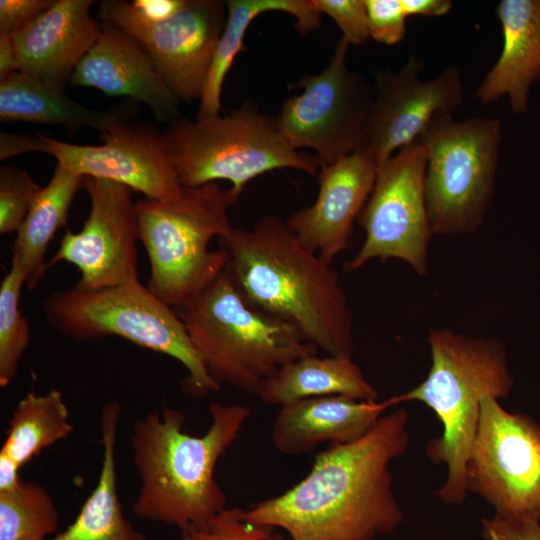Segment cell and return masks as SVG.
Here are the masks:
<instances>
[{
  "label": "cell",
  "instance_id": "cell-33",
  "mask_svg": "<svg viewBox=\"0 0 540 540\" xmlns=\"http://www.w3.org/2000/svg\"><path fill=\"white\" fill-rule=\"evenodd\" d=\"M370 37L384 45H395L406 35V15L401 0H365Z\"/></svg>",
  "mask_w": 540,
  "mask_h": 540
},
{
  "label": "cell",
  "instance_id": "cell-35",
  "mask_svg": "<svg viewBox=\"0 0 540 540\" xmlns=\"http://www.w3.org/2000/svg\"><path fill=\"white\" fill-rule=\"evenodd\" d=\"M482 532L485 540H540V523L531 518L494 515L482 520Z\"/></svg>",
  "mask_w": 540,
  "mask_h": 540
},
{
  "label": "cell",
  "instance_id": "cell-40",
  "mask_svg": "<svg viewBox=\"0 0 540 540\" xmlns=\"http://www.w3.org/2000/svg\"><path fill=\"white\" fill-rule=\"evenodd\" d=\"M261 540H284L283 537L277 533L272 532L268 536L262 538Z\"/></svg>",
  "mask_w": 540,
  "mask_h": 540
},
{
  "label": "cell",
  "instance_id": "cell-15",
  "mask_svg": "<svg viewBox=\"0 0 540 540\" xmlns=\"http://www.w3.org/2000/svg\"><path fill=\"white\" fill-rule=\"evenodd\" d=\"M423 59L411 55L396 71L377 72L364 147L380 169L398 150L417 141L439 113L456 111L464 102L461 70L447 66L422 80Z\"/></svg>",
  "mask_w": 540,
  "mask_h": 540
},
{
  "label": "cell",
  "instance_id": "cell-1",
  "mask_svg": "<svg viewBox=\"0 0 540 540\" xmlns=\"http://www.w3.org/2000/svg\"><path fill=\"white\" fill-rule=\"evenodd\" d=\"M408 411L384 414L364 436L330 444L310 472L286 492L244 510L248 522L280 528L291 540H373L404 515L390 464L408 448Z\"/></svg>",
  "mask_w": 540,
  "mask_h": 540
},
{
  "label": "cell",
  "instance_id": "cell-30",
  "mask_svg": "<svg viewBox=\"0 0 540 540\" xmlns=\"http://www.w3.org/2000/svg\"><path fill=\"white\" fill-rule=\"evenodd\" d=\"M41 189L28 172L5 165L0 169V233L17 232L34 195Z\"/></svg>",
  "mask_w": 540,
  "mask_h": 540
},
{
  "label": "cell",
  "instance_id": "cell-5",
  "mask_svg": "<svg viewBox=\"0 0 540 540\" xmlns=\"http://www.w3.org/2000/svg\"><path fill=\"white\" fill-rule=\"evenodd\" d=\"M177 313L210 376L253 395L282 366L316 354L295 326L249 304L226 269Z\"/></svg>",
  "mask_w": 540,
  "mask_h": 540
},
{
  "label": "cell",
  "instance_id": "cell-23",
  "mask_svg": "<svg viewBox=\"0 0 540 540\" xmlns=\"http://www.w3.org/2000/svg\"><path fill=\"white\" fill-rule=\"evenodd\" d=\"M73 432L70 412L61 391L28 392L16 405L0 449V490L14 487L20 470L44 449Z\"/></svg>",
  "mask_w": 540,
  "mask_h": 540
},
{
  "label": "cell",
  "instance_id": "cell-26",
  "mask_svg": "<svg viewBox=\"0 0 540 540\" xmlns=\"http://www.w3.org/2000/svg\"><path fill=\"white\" fill-rule=\"evenodd\" d=\"M226 8V23L206 75L196 120L220 115L224 79L235 57L244 50L245 33L258 15L269 11L290 14L303 36L320 26L321 13L314 0H229Z\"/></svg>",
  "mask_w": 540,
  "mask_h": 540
},
{
  "label": "cell",
  "instance_id": "cell-32",
  "mask_svg": "<svg viewBox=\"0 0 540 540\" xmlns=\"http://www.w3.org/2000/svg\"><path fill=\"white\" fill-rule=\"evenodd\" d=\"M322 14L332 18L340 31L342 39L350 46H360L370 37L365 0H314Z\"/></svg>",
  "mask_w": 540,
  "mask_h": 540
},
{
  "label": "cell",
  "instance_id": "cell-19",
  "mask_svg": "<svg viewBox=\"0 0 540 540\" xmlns=\"http://www.w3.org/2000/svg\"><path fill=\"white\" fill-rule=\"evenodd\" d=\"M92 0H54L12 36L19 71L64 87L98 40L102 24L90 16Z\"/></svg>",
  "mask_w": 540,
  "mask_h": 540
},
{
  "label": "cell",
  "instance_id": "cell-13",
  "mask_svg": "<svg viewBox=\"0 0 540 540\" xmlns=\"http://www.w3.org/2000/svg\"><path fill=\"white\" fill-rule=\"evenodd\" d=\"M98 12L102 22L122 29L145 49L180 101L200 100L226 23V2L184 0L176 13L160 20L143 16L123 0L101 1Z\"/></svg>",
  "mask_w": 540,
  "mask_h": 540
},
{
  "label": "cell",
  "instance_id": "cell-36",
  "mask_svg": "<svg viewBox=\"0 0 540 540\" xmlns=\"http://www.w3.org/2000/svg\"><path fill=\"white\" fill-rule=\"evenodd\" d=\"M27 152H47V145L43 134L18 135L1 131L0 133V159L27 153Z\"/></svg>",
  "mask_w": 540,
  "mask_h": 540
},
{
  "label": "cell",
  "instance_id": "cell-21",
  "mask_svg": "<svg viewBox=\"0 0 540 540\" xmlns=\"http://www.w3.org/2000/svg\"><path fill=\"white\" fill-rule=\"evenodd\" d=\"M495 12L503 46L475 97L490 104L507 96L513 113H525L531 86L540 80V0H501Z\"/></svg>",
  "mask_w": 540,
  "mask_h": 540
},
{
  "label": "cell",
  "instance_id": "cell-6",
  "mask_svg": "<svg viewBox=\"0 0 540 540\" xmlns=\"http://www.w3.org/2000/svg\"><path fill=\"white\" fill-rule=\"evenodd\" d=\"M232 205L229 190L216 182L135 203L139 241L150 264L147 286L169 306L189 305L226 269L227 252L211 251L209 244L232 227Z\"/></svg>",
  "mask_w": 540,
  "mask_h": 540
},
{
  "label": "cell",
  "instance_id": "cell-8",
  "mask_svg": "<svg viewBox=\"0 0 540 540\" xmlns=\"http://www.w3.org/2000/svg\"><path fill=\"white\" fill-rule=\"evenodd\" d=\"M183 186L225 180L233 203L255 177L276 169L318 174L314 154L293 149L283 138L276 117L253 100L225 115L204 120L179 117L163 131Z\"/></svg>",
  "mask_w": 540,
  "mask_h": 540
},
{
  "label": "cell",
  "instance_id": "cell-14",
  "mask_svg": "<svg viewBox=\"0 0 540 540\" xmlns=\"http://www.w3.org/2000/svg\"><path fill=\"white\" fill-rule=\"evenodd\" d=\"M90 211L82 229L66 230L47 268L67 262L80 278L75 288L93 291L138 280L139 227L132 190L115 181L84 176Z\"/></svg>",
  "mask_w": 540,
  "mask_h": 540
},
{
  "label": "cell",
  "instance_id": "cell-31",
  "mask_svg": "<svg viewBox=\"0 0 540 540\" xmlns=\"http://www.w3.org/2000/svg\"><path fill=\"white\" fill-rule=\"evenodd\" d=\"M180 531V540H261L273 529L245 520L244 509L226 507L206 524Z\"/></svg>",
  "mask_w": 540,
  "mask_h": 540
},
{
  "label": "cell",
  "instance_id": "cell-37",
  "mask_svg": "<svg viewBox=\"0 0 540 540\" xmlns=\"http://www.w3.org/2000/svg\"><path fill=\"white\" fill-rule=\"evenodd\" d=\"M184 0H135L131 4L143 16L160 20L176 13L183 5Z\"/></svg>",
  "mask_w": 540,
  "mask_h": 540
},
{
  "label": "cell",
  "instance_id": "cell-4",
  "mask_svg": "<svg viewBox=\"0 0 540 540\" xmlns=\"http://www.w3.org/2000/svg\"><path fill=\"white\" fill-rule=\"evenodd\" d=\"M431 364L426 378L394 396L397 404L417 401L433 411L443 427L426 449L429 459L446 467L436 495L460 504L467 494L466 464L476 434L481 403L506 398L513 387L506 351L496 337H473L449 328H432L427 338Z\"/></svg>",
  "mask_w": 540,
  "mask_h": 540
},
{
  "label": "cell",
  "instance_id": "cell-24",
  "mask_svg": "<svg viewBox=\"0 0 540 540\" xmlns=\"http://www.w3.org/2000/svg\"><path fill=\"white\" fill-rule=\"evenodd\" d=\"M334 395L369 402H375L379 397L351 357H318L315 354L282 366L264 382L258 393L264 403L279 406Z\"/></svg>",
  "mask_w": 540,
  "mask_h": 540
},
{
  "label": "cell",
  "instance_id": "cell-28",
  "mask_svg": "<svg viewBox=\"0 0 540 540\" xmlns=\"http://www.w3.org/2000/svg\"><path fill=\"white\" fill-rule=\"evenodd\" d=\"M59 523V511L44 486L21 479L0 491V540H49Z\"/></svg>",
  "mask_w": 540,
  "mask_h": 540
},
{
  "label": "cell",
  "instance_id": "cell-3",
  "mask_svg": "<svg viewBox=\"0 0 540 540\" xmlns=\"http://www.w3.org/2000/svg\"><path fill=\"white\" fill-rule=\"evenodd\" d=\"M209 411L210 426L201 436L185 432L183 413L167 406L133 424L132 459L140 477L132 506L136 517L182 530L204 525L226 508L215 468L251 412L241 404L217 402Z\"/></svg>",
  "mask_w": 540,
  "mask_h": 540
},
{
  "label": "cell",
  "instance_id": "cell-27",
  "mask_svg": "<svg viewBox=\"0 0 540 540\" xmlns=\"http://www.w3.org/2000/svg\"><path fill=\"white\" fill-rule=\"evenodd\" d=\"M120 115L117 111L85 107L69 98L64 87L20 71L0 81V119L3 122L60 125L69 131L89 127L102 133Z\"/></svg>",
  "mask_w": 540,
  "mask_h": 540
},
{
  "label": "cell",
  "instance_id": "cell-2",
  "mask_svg": "<svg viewBox=\"0 0 540 540\" xmlns=\"http://www.w3.org/2000/svg\"><path fill=\"white\" fill-rule=\"evenodd\" d=\"M232 281L253 307L295 326L329 355L352 358L354 324L340 276L272 215L217 238Z\"/></svg>",
  "mask_w": 540,
  "mask_h": 540
},
{
  "label": "cell",
  "instance_id": "cell-29",
  "mask_svg": "<svg viewBox=\"0 0 540 540\" xmlns=\"http://www.w3.org/2000/svg\"><path fill=\"white\" fill-rule=\"evenodd\" d=\"M25 276L11 265L0 285V386H8L18 373L30 343V325L20 309Z\"/></svg>",
  "mask_w": 540,
  "mask_h": 540
},
{
  "label": "cell",
  "instance_id": "cell-22",
  "mask_svg": "<svg viewBox=\"0 0 540 540\" xmlns=\"http://www.w3.org/2000/svg\"><path fill=\"white\" fill-rule=\"evenodd\" d=\"M122 408L106 403L100 414L102 463L97 483L73 522L49 540H146L125 516L118 492L116 444Z\"/></svg>",
  "mask_w": 540,
  "mask_h": 540
},
{
  "label": "cell",
  "instance_id": "cell-18",
  "mask_svg": "<svg viewBox=\"0 0 540 540\" xmlns=\"http://www.w3.org/2000/svg\"><path fill=\"white\" fill-rule=\"evenodd\" d=\"M101 24L98 40L76 67L71 83L140 101L158 121L166 124L181 117L180 100L145 49L122 29L106 22Z\"/></svg>",
  "mask_w": 540,
  "mask_h": 540
},
{
  "label": "cell",
  "instance_id": "cell-38",
  "mask_svg": "<svg viewBox=\"0 0 540 540\" xmlns=\"http://www.w3.org/2000/svg\"><path fill=\"white\" fill-rule=\"evenodd\" d=\"M406 15L439 17L446 15L452 9L450 0H401Z\"/></svg>",
  "mask_w": 540,
  "mask_h": 540
},
{
  "label": "cell",
  "instance_id": "cell-7",
  "mask_svg": "<svg viewBox=\"0 0 540 540\" xmlns=\"http://www.w3.org/2000/svg\"><path fill=\"white\" fill-rule=\"evenodd\" d=\"M43 313L59 334L76 341L109 336L165 354L187 370L183 390L194 397L218 392L173 307L135 280L114 287L83 291L75 287L53 292L43 300Z\"/></svg>",
  "mask_w": 540,
  "mask_h": 540
},
{
  "label": "cell",
  "instance_id": "cell-17",
  "mask_svg": "<svg viewBox=\"0 0 540 540\" xmlns=\"http://www.w3.org/2000/svg\"><path fill=\"white\" fill-rule=\"evenodd\" d=\"M378 167L362 144L351 154L320 167L315 202L288 217L297 239L328 263L351 247L353 225L373 190Z\"/></svg>",
  "mask_w": 540,
  "mask_h": 540
},
{
  "label": "cell",
  "instance_id": "cell-34",
  "mask_svg": "<svg viewBox=\"0 0 540 540\" xmlns=\"http://www.w3.org/2000/svg\"><path fill=\"white\" fill-rule=\"evenodd\" d=\"M54 0H1L0 35L13 36L51 7Z\"/></svg>",
  "mask_w": 540,
  "mask_h": 540
},
{
  "label": "cell",
  "instance_id": "cell-10",
  "mask_svg": "<svg viewBox=\"0 0 540 540\" xmlns=\"http://www.w3.org/2000/svg\"><path fill=\"white\" fill-rule=\"evenodd\" d=\"M348 48L341 38L325 69L292 84L302 92L284 100L276 116L285 141L295 150L311 149L320 167L351 154L365 139L373 86L348 68Z\"/></svg>",
  "mask_w": 540,
  "mask_h": 540
},
{
  "label": "cell",
  "instance_id": "cell-9",
  "mask_svg": "<svg viewBox=\"0 0 540 540\" xmlns=\"http://www.w3.org/2000/svg\"><path fill=\"white\" fill-rule=\"evenodd\" d=\"M417 141L427 152L424 190L433 234L477 231L495 193L501 122L490 117L458 121L451 113H439Z\"/></svg>",
  "mask_w": 540,
  "mask_h": 540
},
{
  "label": "cell",
  "instance_id": "cell-39",
  "mask_svg": "<svg viewBox=\"0 0 540 540\" xmlns=\"http://www.w3.org/2000/svg\"><path fill=\"white\" fill-rule=\"evenodd\" d=\"M18 71L12 36L0 35V81Z\"/></svg>",
  "mask_w": 540,
  "mask_h": 540
},
{
  "label": "cell",
  "instance_id": "cell-20",
  "mask_svg": "<svg viewBox=\"0 0 540 540\" xmlns=\"http://www.w3.org/2000/svg\"><path fill=\"white\" fill-rule=\"evenodd\" d=\"M396 404L394 397L382 402L339 395L302 399L281 406L272 427V443L281 453L296 456L325 442H351L370 431Z\"/></svg>",
  "mask_w": 540,
  "mask_h": 540
},
{
  "label": "cell",
  "instance_id": "cell-25",
  "mask_svg": "<svg viewBox=\"0 0 540 540\" xmlns=\"http://www.w3.org/2000/svg\"><path fill=\"white\" fill-rule=\"evenodd\" d=\"M84 176L56 166L49 183L34 195L29 211L11 246L12 266L25 276L28 289H35L45 276L48 246L58 229L65 226L72 200L83 186Z\"/></svg>",
  "mask_w": 540,
  "mask_h": 540
},
{
  "label": "cell",
  "instance_id": "cell-11",
  "mask_svg": "<svg viewBox=\"0 0 540 540\" xmlns=\"http://www.w3.org/2000/svg\"><path fill=\"white\" fill-rule=\"evenodd\" d=\"M468 492L481 496L505 518L540 521V425L505 410L498 399L482 400L466 464Z\"/></svg>",
  "mask_w": 540,
  "mask_h": 540
},
{
  "label": "cell",
  "instance_id": "cell-16",
  "mask_svg": "<svg viewBox=\"0 0 540 540\" xmlns=\"http://www.w3.org/2000/svg\"><path fill=\"white\" fill-rule=\"evenodd\" d=\"M100 145H78L43 135L47 154L57 164L82 176L104 178L141 192L145 198L165 199L183 186L163 132L151 124L130 120L122 113L104 132Z\"/></svg>",
  "mask_w": 540,
  "mask_h": 540
},
{
  "label": "cell",
  "instance_id": "cell-12",
  "mask_svg": "<svg viewBox=\"0 0 540 540\" xmlns=\"http://www.w3.org/2000/svg\"><path fill=\"white\" fill-rule=\"evenodd\" d=\"M426 164V149L416 141L378 169L360 215L365 239L347 270H358L373 259H399L418 275L427 274L428 247L434 234L425 199Z\"/></svg>",
  "mask_w": 540,
  "mask_h": 540
}]
</instances>
